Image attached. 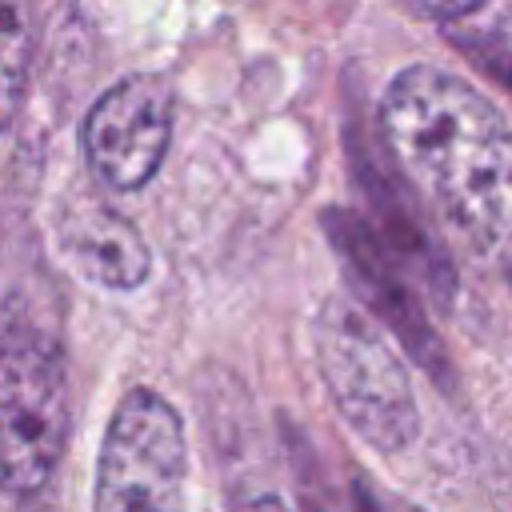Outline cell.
<instances>
[{"label": "cell", "instance_id": "5", "mask_svg": "<svg viewBox=\"0 0 512 512\" xmlns=\"http://www.w3.org/2000/svg\"><path fill=\"white\" fill-rule=\"evenodd\" d=\"M176 96L156 72L116 80L84 116L80 144L92 176L112 192L144 188L172 144Z\"/></svg>", "mask_w": 512, "mask_h": 512}, {"label": "cell", "instance_id": "6", "mask_svg": "<svg viewBox=\"0 0 512 512\" xmlns=\"http://www.w3.org/2000/svg\"><path fill=\"white\" fill-rule=\"evenodd\" d=\"M56 240L72 268L100 284V288H140L152 272V256L144 236L104 200L96 196H68L60 216H56Z\"/></svg>", "mask_w": 512, "mask_h": 512}, {"label": "cell", "instance_id": "7", "mask_svg": "<svg viewBox=\"0 0 512 512\" xmlns=\"http://www.w3.org/2000/svg\"><path fill=\"white\" fill-rule=\"evenodd\" d=\"M328 220H332V224H328L332 240L344 244V252H348V260H352L356 276L376 292L380 312L392 316V324H396V328L404 332V340L416 348V356L424 360V368H432V360H436V336L424 332V320H420L412 296L404 292V280L396 276V268H388V256L380 252V244L372 240V232H364L360 220L348 216V212H328Z\"/></svg>", "mask_w": 512, "mask_h": 512}, {"label": "cell", "instance_id": "3", "mask_svg": "<svg viewBox=\"0 0 512 512\" xmlns=\"http://www.w3.org/2000/svg\"><path fill=\"white\" fill-rule=\"evenodd\" d=\"M72 428V392L60 348L16 320H0V492H40Z\"/></svg>", "mask_w": 512, "mask_h": 512}, {"label": "cell", "instance_id": "9", "mask_svg": "<svg viewBox=\"0 0 512 512\" xmlns=\"http://www.w3.org/2000/svg\"><path fill=\"white\" fill-rule=\"evenodd\" d=\"M396 4L420 20H460V16L476 12L484 0H396Z\"/></svg>", "mask_w": 512, "mask_h": 512}, {"label": "cell", "instance_id": "8", "mask_svg": "<svg viewBox=\"0 0 512 512\" xmlns=\"http://www.w3.org/2000/svg\"><path fill=\"white\" fill-rule=\"evenodd\" d=\"M40 0H0V132L16 120L28 88Z\"/></svg>", "mask_w": 512, "mask_h": 512}, {"label": "cell", "instance_id": "1", "mask_svg": "<svg viewBox=\"0 0 512 512\" xmlns=\"http://www.w3.org/2000/svg\"><path fill=\"white\" fill-rule=\"evenodd\" d=\"M400 176L480 256L512 264V128L460 76L412 64L380 100Z\"/></svg>", "mask_w": 512, "mask_h": 512}, {"label": "cell", "instance_id": "4", "mask_svg": "<svg viewBox=\"0 0 512 512\" xmlns=\"http://www.w3.org/2000/svg\"><path fill=\"white\" fill-rule=\"evenodd\" d=\"M184 460V424L176 408L148 388L124 392L108 420L96 464V508H176Z\"/></svg>", "mask_w": 512, "mask_h": 512}, {"label": "cell", "instance_id": "2", "mask_svg": "<svg viewBox=\"0 0 512 512\" xmlns=\"http://www.w3.org/2000/svg\"><path fill=\"white\" fill-rule=\"evenodd\" d=\"M316 368L336 412L376 452H404L420 432L416 392L380 324L352 300H324L316 324Z\"/></svg>", "mask_w": 512, "mask_h": 512}]
</instances>
